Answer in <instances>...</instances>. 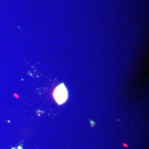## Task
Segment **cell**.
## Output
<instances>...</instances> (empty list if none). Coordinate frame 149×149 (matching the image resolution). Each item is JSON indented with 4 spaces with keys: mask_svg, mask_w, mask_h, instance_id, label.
I'll list each match as a JSON object with an SVG mask.
<instances>
[{
    "mask_svg": "<svg viewBox=\"0 0 149 149\" xmlns=\"http://www.w3.org/2000/svg\"><path fill=\"white\" fill-rule=\"evenodd\" d=\"M54 98L59 105L63 104L66 101L68 98L67 89L64 83L58 86L53 93Z\"/></svg>",
    "mask_w": 149,
    "mask_h": 149,
    "instance_id": "cell-1",
    "label": "cell"
}]
</instances>
